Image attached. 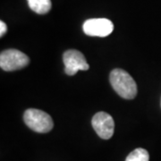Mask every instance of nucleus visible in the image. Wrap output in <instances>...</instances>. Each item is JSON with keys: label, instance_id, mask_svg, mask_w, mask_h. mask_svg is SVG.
I'll list each match as a JSON object with an SVG mask.
<instances>
[{"label": "nucleus", "instance_id": "obj_4", "mask_svg": "<svg viewBox=\"0 0 161 161\" xmlns=\"http://www.w3.org/2000/svg\"><path fill=\"white\" fill-rule=\"evenodd\" d=\"M64 72L68 75H75L78 71H86L90 68L84 55L76 49H70L64 53Z\"/></svg>", "mask_w": 161, "mask_h": 161}, {"label": "nucleus", "instance_id": "obj_9", "mask_svg": "<svg viewBox=\"0 0 161 161\" xmlns=\"http://www.w3.org/2000/svg\"><path fill=\"white\" fill-rule=\"evenodd\" d=\"M6 31H7V26H6V24L4 23L3 21H1V22H0V36L2 37L3 35L6 33Z\"/></svg>", "mask_w": 161, "mask_h": 161}, {"label": "nucleus", "instance_id": "obj_7", "mask_svg": "<svg viewBox=\"0 0 161 161\" xmlns=\"http://www.w3.org/2000/svg\"><path fill=\"white\" fill-rule=\"evenodd\" d=\"M30 8L39 14H45L51 9L50 0H27Z\"/></svg>", "mask_w": 161, "mask_h": 161}, {"label": "nucleus", "instance_id": "obj_2", "mask_svg": "<svg viewBox=\"0 0 161 161\" xmlns=\"http://www.w3.org/2000/svg\"><path fill=\"white\" fill-rule=\"evenodd\" d=\"M23 120L29 128L40 133L50 132L54 126L51 116L46 112L36 108L26 110L23 115Z\"/></svg>", "mask_w": 161, "mask_h": 161}, {"label": "nucleus", "instance_id": "obj_1", "mask_svg": "<svg viewBox=\"0 0 161 161\" xmlns=\"http://www.w3.org/2000/svg\"><path fill=\"white\" fill-rule=\"evenodd\" d=\"M109 80L115 92L125 99H132L137 95V84L126 71L114 69L111 71Z\"/></svg>", "mask_w": 161, "mask_h": 161}, {"label": "nucleus", "instance_id": "obj_5", "mask_svg": "<svg viewBox=\"0 0 161 161\" xmlns=\"http://www.w3.org/2000/svg\"><path fill=\"white\" fill-rule=\"evenodd\" d=\"M92 125L98 136L104 140L110 139L115 131V122L113 117L106 112H98L92 117Z\"/></svg>", "mask_w": 161, "mask_h": 161}, {"label": "nucleus", "instance_id": "obj_3", "mask_svg": "<svg viewBox=\"0 0 161 161\" xmlns=\"http://www.w3.org/2000/svg\"><path fill=\"white\" fill-rule=\"evenodd\" d=\"M29 63L28 56L17 49H6L0 54V67L6 72L22 69Z\"/></svg>", "mask_w": 161, "mask_h": 161}, {"label": "nucleus", "instance_id": "obj_8", "mask_svg": "<svg viewBox=\"0 0 161 161\" xmlns=\"http://www.w3.org/2000/svg\"><path fill=\"white\" fill-rule=\"evenodd\" d=\"M150 155L149 152L144 149L138 148L132 150V152L127 156L125 161H149Z\"/></svg>", "mask_w": 161, "mask_h": 161}, {"label": "nucleus", "instance_id": "obj_6", "mask_svg": "<svg viewBox=\"0 0 161 161\" xmlns=\"http://www.w3.org/2000/svg\"><path fill=\"white\" fill-rule=\"evenodd\" d=\"M83 31L86 35L92 37H107L112 33L114 30L113 23L106 18L89 19L82 26Z\"/></svg>", "mask_w": 161, "mask_h": 161}]
</instances>
